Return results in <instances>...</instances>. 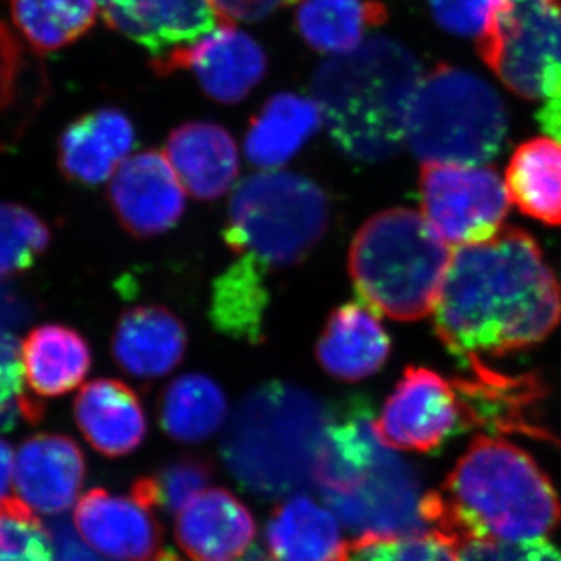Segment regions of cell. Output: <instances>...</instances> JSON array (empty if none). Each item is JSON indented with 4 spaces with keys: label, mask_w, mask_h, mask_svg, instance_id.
<instances>
[{
    "label": "cell",
    "mask_w": 561,
    "mask_h": 561,
    "mask_svg": "<svg viewBox=\"0 0 561 561\" xmlns=\"http://www.w3.org/2000/svg\"><path fill=\"white\" fill-rule=\"evenodd\" d=\"M560 323V280L529 232L504 228L453 254L434 324L461 365L531 348Z\"/></svg>",
    "instance_id": "6da1fadb"
},
{
    "label": "cell",
    "mask_w": 561,
    "mask_h": 561,
    "mask_svg": "<svg viewBox=\"0 0 561 561\" xmlns=\"http://www.w3.org/2000/svg\"><path fill=\"white\" fill-rule=\"evenodd\" d=\"M421 516L430 534L456 552L472 541L538 540L559 526L561 502L530 454L479 435L442 489L424 494Z\"/></svg>",
    "instance_id": "7a4b0ae2"
},
{
    "label": "cell",
    "mask_w": 561,
    "mask_h": 561,
    "mask_svg": "<svg viewBox=\"0 0 561 561\" xmlns=\"http://www.w3.org/2000/svg\"><path fill=\"white\" fill-rule=\"evenodd\" d=\"M420 81L412 51L381 36L323 62L312 92L335 147L350 160L378 162L394 157L405 142Z\"/></svg>",
    "instance_id": "3957f363"
},
{
    "label": "cell",
    "mask_w": 561,
    "mask_h": 561,
    "mask_svg": "<svg viewBox=\"0 0 561 561\" xmlns=\"http://www.w3.org/2000/svg\"><path fill=\"white\" fill-rule=\"evenodd\" d=\"M328 409L311 391L268 382L243 398L221 442V457L251 493L278 500L316 483Z\"/></svg>",
    "instance_id": "277c9868"
},
{
    "label": "cell",
    "mask_w": 561,
    "mask_h": 561,
    "mask_svg": "<svg viewBox=\"0 0 561 561\" xmlns=\"http://www.w3.org/2000/svg\"><path fill=\"white\" fill-rule=\"evenodd\" d=\"M453 253L415 210L370 217L350 247V275L360 300L391 320L419 321L434 312Z\"/></svg>",
    "instance_id": "5b68a950"
},
{
    "label": "cell",
    "mask_w": 561,
    "mask_h": 561,
    "mask_svg": "<svg viewBox=\"0 0 561 561\" xmlns=\"http://www.w3.org/2000/svg\"><path fill=\"white\" fill-rule=\"evenodd\" d=\"M504 102L468 70L438 65L424 79L409 110L405 142L424 162L481 165L507 138Z\"/></svg>",
    "instance_id": "8992f818"
},
{
    "label": "cell",
    "mask_w": 561,
    "mask_h": 561,
    "mask_svg": "<svg viewBox=\"0 0 561 561\" xmlns=\"http://www.w3.org/2000/svg\"><path fill=\"white\" fill-rule=\"evenodd\" d=\"M330 201L319 184L289 172H262L236 187L224 241L267 271L300 264L330 225Z\"/></svg>",
    "instance_id": "52a82bcc"
},
{
    "label": "cell",
    "mask_w": 561,
    "mask_h": 561,
    "mask_svg": "<svg viewBox=\"0 0 561 561\" xmlns=\"http://www.w3.org/2000/svg\"><path fill=\"white\" fill-rule=\"evenodd\" d=\"M478 51L513 94L561 102V0H497Z\"/></svg>",
    "instance_id": "ba28073f"
},
{
    "label": "cell",
    "mask_w": 561,
    "mask_h": 561,
    "mask_svg": "<svg viewBox=\"0 0 561 561\" xmlns=\"http://www.w3.org/2000/svg\"><path fill=\"white\" fill-rule=\"evenodd\" d=\"M419 186L423 216L446 242L472 245L504 230L511 197L496 169L424 162Z\"/></svg>",
    "instance_id": "9c48e42d"
},
{
    "label": "cell",
    "mask_w": 561,
    "mask_h": 561,
    "mask_svg": "<svg viewBox=\"0 0 561 561\" xmlns=\"http://www.w3.org/2000/svg\"><path fill=\"white\" fill-rule=\"evenodd\" d=\"M379 440L391 449L434 453L468 431L453 381L426 367H408L375 420Z\"/></svg>",
    "instance_id": "30bf717a"
},
{
    "label": "cell",
    "mask_w": 561,
    "mask_h": 561,
    "mask_svg": "<svg viewBox=\"0 0 561 561\" xmlns=\"http://www.w3.org/2000/svg\"><path fill=\"white\" fill-rule=\"evenodd\" d=\"M467 378L453 379L468 430L482 427L493 434H524L561 445L540 420L548 386L537 373L505 375L483 364L481 357L463 365Z\"/></svg>",
    "instance_id": "8fae6325"
},
{
    "label": "cell",
    "mask_w": 561,
    "mask_h": 561,
    "mask_svg": "<svg viewBox=\"0 0 561 561\" xmlns=\"http://www.w3.org/2000/svg\"><path fill=\"white\" fill-rule=\"evenodd\" d=\"M423 496L411 465L387 448L356 489L324 502L359 537L421 535L427 530L421 516Z\"/></svg>",
    "instance_id": "7c38bea8"
},
{
    "label": "cell",
    "mask_w": 561,
    "mask_h": 561,
    "mask_svg": "<svg viewBox=\"0 0 561 561\" xmlns=\"http://www.w3.org/2000/svg\"><path fill=\"white\" fill-rule=\"evenodd\" d=\"M158 73L191 69L216 102L239 103L264 79L267 58L260 44L232 24H221L197 43L179 47L153 62Z\"/></svg>",
    "instance_id": "4fadbf2b"
},
{
    "label": "cell",
    "mask_w": 561,
    "mask_h": 561,
    "mask_svg": "<svg viewBox=\"0 0 561 561\" xmlns=\"http://www.w3.org/2000/svg\"><path fill=\"white\" fill-rule=\"evenodd\" d=\"M108 195L122 227L138 239L172 230L186 208L179 175L168 157L157 150L140 151L122 162Z\"/></svg>",
    "instance_id": "5bb4252c"
},
{
    "label": "cell",
    "mask_w": 561,
    "mask_h": 561,
    "mask_svg": "<svg viewBox=\"0 0 561 561\" xmlns=\"http://www.w3.org/2000/svg\"><path fill=\"white\" fill-rule=\"evenodd\" d=\"M77 531L106 559L154 561L161 552L162 531L153 511L135 496L94 489L81 497L73 513Z\"/></svg>",
    "instance_id": "9a60e30c"
},
{
    "label": "cell",
    "mask_w": 561,
    "mask_h": 561,
    "mask_svg": "<svg viewBox=\"0 0 561 561\" xmlns=\"http://www.w3.org/2000/svg\"><path fill=\"white\" fill-rule=\"evenodd\" d=\"M102 14L111 28L162 55L230 24L210 0H114Z\"/></svg>",
    "instance_id": "2e32d148"
},
{
    "label": "cell",
    "mask_w": 561,
    "mask_h": 561,
    "mask_svg": "<svg viewBox=\"0 0 561 561\" xmlns=\"http://www.w3.org/2000/svg\"><path fill=\"white\" fill-rule=\"evenodd\" d=\"M14 489L32 511L57 515L79 496L87 476L83 451L60 434L33 435L14 461Z\"/></svg>",
    "instance_id": "e0dca14e"
},
{
    "label": "cell",
    "mask_w": 561,
    "mask_h": 561,
    "mask_svg": "<svg viewBox=\"0 0 561 561\" xmlns=\"http://www.w3.org/2000/svg\"><path fill=\"white\" fill-rule=\"evenodd\" d=\"M256 522L231 491L210 489L176 515L180 548L194 561H232L249 551Z\"/></svg>",
    "instance_id": "ac0fdd59"
},
{
    "label": "cell",
    "mask_w": 561,
    "mask_h": 561,
    "mask_svg": "<svg viewBox=\"0 0 561 561\" xmlns=\"http://www.w3.org/2000/svg\"><path fill=\"white\" fill-rule=\"evenodd\" d=\"M135 139L131 121L119 110L83 114L62 130L58 140L62 175L80 186H99L127 160Z\"/></svg>",
    "instance_id": "d6986e66"
},
{
    "label": "cell",
    "mask_w": 561,
    "mask_h": 561,
    "mask_svg": "<svg viewBox=\"0 0 561 561\" xmlns=\"http://www.w3.org/2000/svg\"><path fill=\"white\" fill-rule=\"evenodd\" d=\"M390 351L389 334L375 311L365 302H346L324 324L316 357L332 378L359 382L381 370Z\"/></svg>",
    "instance_id": "ffe728a7"
},
{
    "label": "cell",
    "mask_w": 561,
    "mask_h": 561,
    "mask_svg": "<svg viewBox=\"0 0 561 561\" xmlns=\"http://www.w3.org/2000/svg\"><path fill=\"white\" fill-rule=\"evenodd\" d=\"M187 348L183 321L162 306H138L122 313L113 334V357L122 371L158 379L175 370Z\"/></svg>",
    "instance_id": "44dd1931"
},
{
    "label": "cell",
    "mask_w": 561,
    "mask_h": 561,
    "mask_svg": "<svg viewBox=\"0 0 561 561\" xmlns=\"http://www.w3.org/2000/svg\"><path fill=\"white\" fill-rule=\"evenodd\" d=\"M165 157L184 190L197 201H217L238 179L234 139L213 122H190L175 128L165 144Z\"/></svg>",
    "instance_id": "7402d4cb"
},
{
    "label": "cell",
    "mask_w": 561,
    "mask_h": 561,
    "mask_svg": "<svg viewBox=\"0 0 561 561\" xmlns=\"http://www.w3.org/2000/svg\"><path fill=\"white\" fill-rule=\"evenodd\" d=\"M73 416L92 448L106 457L127 456L147 435L138 393L117 379H95L83 386L73 402Z\"/></svg>",
    "instance_id": "603a6c76"
},
{
    "label": "cell",
    "mask_w": 561,
    "mask_h": 561,
    "mask_svg": "<svg viewBox=\"0 0 561 561\" xmlns=\"http://www.w3.org/2000/svg\"><path fill=\"white\" fill-rule=\"evenodd\" d=\"M273 561H350L337 519L306 496L284 502L265 530Z\"/></svg>",
    "instance_id": "cb8c5ba5"
},
{
    "label": "cell",
    "mask_w": 561,
    "mask_h": 561,
    "mask_svg": "<svg viewBox=\"0 0 561 561\" xmlns=\"http://www.w3.org/2000/svg\"><path fill=\"white\" fill-rule=\"evenodd\" d=\"M25 382L35 398H58L76 390L91 370L90 343L65 324H43L21 346Z\"/></svg>",
    "instance_id": "d4e9b609"
},
{
    "label": "cell",
    "mask_w": 561,
    "mask_h": 561,
    "mask_svg": "<svg viewBox=\"0 0 561 561\" xmlns=\"http://www.w3.org/2000/svg\"><path fill=\"white\" fill-rule=\"evenodd\" d=\"M323 113L319 103L301 95H273L253 117L245 136V154L260 169H276L290 161L320 130Z\"/></svg>",
    "instance_id": "484cf974"
},
{
    "label": "cell",
    "mask_w": 561,
    "mask_h": 561,
    "mask_svg": "<svg viewBox=\"0 0 561 561\" xmlns=\"http://www.w3.org/2000/svg\"><path fill=\"white\" fill-rule=\"evenodd\" d=\"M508 197L519 213L548 227H561V144L526 140L513 151L505 173Z\"/></svg>",
    "instance_id": "4316f807"
},
{
    "label": "cell",
    "mask_w": 561,
    "mask_h": 561,
    "mask_svg": "<svg viewBox=\"0 0 561 561\" xmlns=\"http://www.w3.org/2000/svg\"><path fill=\"white\" fill-rule=\"evenodd\" d=\"M267 268L242 256L214 280L210 320L228 335L249 343H261L271 294L265 284Z\"/></svg>",
    "instance_id": "83f0119b"
},
{
    "label": "cell",
    "mask_w": 561,
    "mask_h": 561,
    "mask_svg": "<svg viewBox=\"0 0 561 561\" xmlns=\"http://www.w3.org/2000/svg\"><path fill=\"white\" fill-rule=\"evenodd\" d=\"M387 9L376 0H306L297 11L300 35L320 54L356 50L365 33L387 21Z\"/></svg>",
    "instance_id": "f1b7e54d"
},
{
    "label": "cell",
    "mask_w": 561,
    "mask_h": 561,
    "mask_svg": "<svg viewBox=\"0 0 561 561\" xmlns=\"http://www.w3.org/2000/svg\"><path fill=\"white\" fill-rule=\"evenodd\" d=\"M227 413L224 390L201 373L179 376L161 394V427L176 442H205L224 426Z\"/></svg>",
    "instance_id": "f546056e"
},
{
    "label": "cell",
    "mask_w": 561,
    "mask_h": 561,
    "mask_svg": "<svg viewBox=\"0 0 561 561\" xmlns=\"http://www.w3.org/2000/svg\"><path fill=\"white\" fill-rule=\"evenodd\" d=\"M14 27L38 51L65 49L94 27L98 0H10Z\"/></svg>",
    "instance_id": "4dcf8cb0"
},
{
    "label": "cell",
    "mask_w": 561,
    "mask_h": 561,
    "mask_svg": "<svg viewBox=\"0 0 561 561\" xmlns=\"http://www.w3.org/2000/svg\"><path fill=\"white\" fill-rule=\"evenodd\" d=\"M213 478V465L201 457H183L165 465L154 476L140 478L131 494L146 507L164 513H179L206 490Z\"/></svg>",
    "instance_id": "1f68e13d"
},
{
    "label": "cell",
    "mask_w": 561,
    "mask_h": 561,
    "mask_svg": "<svg viewBox=\"0 0 561 561\" xmlns=\"http://www.w3.org/2000/svg\"><path fill=\"white\" fill-rule=\"evenodd\" d=\"M50 243L38 214L20 203L0 202V283L27 272Z\"/></svg>",
    "instance_id": "d6a6232c"
},
{
    "label": "cell",
    "mask_w": 561,
    "mask_h": 561,
    "mask_svg": "<svg viewBox=\"0 0 561 561\" xmlns=\"http://www.w3.org/2000/svg\"><path fill=\"white\" fill-rule=\"evenodd\" d=\"M0 561H55L54 538L24 501H0Z\"/></svg>",
    "instance_id": "836d02e7"
},
{
    "label": "cell",
    "mask_w": 561,
    "mask_h": 561,
    "mask_svg": "<svg viewBox=\"0 0 561 561\" xmlns=\"http://www.w3.org/2000/svg\"><path fill=\"white\" fill-rule=\"evenodd\" d=\"M350 561H456V552L432 534L360 535L350 545Z\"/></svg>",
    "instance_id": "e575fe53"
},
{
    "label": "cell",
    "mask_w": 561,
    "mask_h": 561,
    "mask_svg": "<svg viewBox=\"0 0 561 561\" xmlns=\"http://www.w3.org/2000/svg\"><path fill=\"white\" fill-rule=\"evenodd\" d=\"M22 378L21 343L10 332L0 330V432L14 427L21 413Z\"/></svg>",
    "instance_id": "d590c367"
},
{
    "label": "cell",
    "mask_w": 561,
    "mask_h": 561,
    "mask_svg": "<svg viewBox=\"0 0 561 561\" xmlns=\"http://www.w3.org/2000/svg\"><path fill=\"white\" fill-rule=\"evenodd\" d=\"M456 561H561V551L545 538L522 542L472 541L457 549Z\"/></svg>",
    "instance_id": "8d00e7d4"
},
{
    "label": "cell",
    "mask_w": 561,
    "mask_h": 561,
    "mask_svg": "<svg viewBox=\"0 0 561 561\" xmlns=\"http://www.w3.org/2000/svg\"><path fill=\"white\" fill-rule=\"evenodd\" d=\"M497 0H430L435 21L459 36H481Z\"/></svg>",
    "instance_id": "74e56055"
},
{
    "label": "cell",
    "mask_w": 561,
    "mask_h": 561,
    "mask_svg": "<svg viewBox=\"0 0 561 561\" xmlns=\"http://www.w3.org/2000/svg\"><path fill=\"white\" fill-rule=\"evenodd\" d=\"M298 0H210L214 9L225 22L261 21L272 14L273 11Z\"/></svg>",
    "instance_id": "f35d334b"
},
{
    "label": "cell",
    "mask_w": 561,
    "mask_h": 561,
    "mask_svg": "<svg viewBox=\"0 0 561 561\" xmlns=\"http://www.w3.org/2000/svg\"><path fill=\"white\" fill-rule=\"evenodd\" d=\"M535 117L541 130L561 144V102L540 105Z\"/></svg>",
    "instance_id": "ab89813d"
},
{
    "label": "cell",
    "mask_w": 561,
    "mask_h": 561,
    "mask_svg": "<svg viewBox=\"0 0 561 561\" xmlns=\"http://www.w3.org/2000/svg\"><path fill=\"white\" fill-rule=\"evenodd\" d=\"M11 472H13V449L0 440V501L9 497Z\"/></svg>",
    "instance_id": "60d3db41"
},
{
    "label": "cell",
    "mask_w": 561,
    "mask_h": 561,
    "mask_svg": "<svg viewBox=\"0 0 561 561\" xmlns=\"http://www.w3.org/2000/svg\"><path fill=\"white\" fill-rule=\"evenodd\" d=\"M154 561H183L180 559L179 556H176L173 551H161L160 556L154 559ZM243 561H271L265 559L264 553H261L260 551H254L251 553V556H247V559Z\"/></svg>",
    "instance_id": "b9f144b4"
}]
</instances>
